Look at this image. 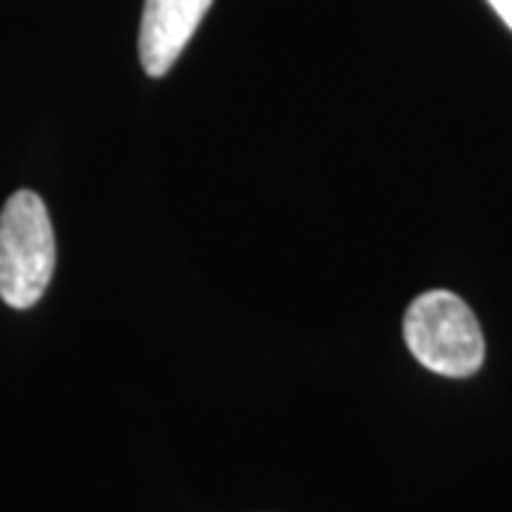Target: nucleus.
<instances>
[{
	"label": "nucleus",
	"mask_w": 512,
	"mask_h": 512,
	"mask_svg": "<svg viewBox=\"0 0 512 512\" xmlns=\"http://www.w3.org/2000/svg\"><path fill=\"white\" fill-rule=\"evenodd\" d=\"M55 228L32 191L12 194L0 214V299L26 311L46 293L55 274Z\"/></svg>",
	"instance_id": "1"
},
{
	"label": "nucleus",
	"mask_w": 512,
	"mask_h": 512,
	"mask_svg": "<svg viewBox=\"0 0 512 512\" xmlns=\"http://www.w3.org/2000/svg\"><path fill=\"white\" fill-rule=\"evenodd\" d=\"M404 342L439 376L467 379L484 365V333L470 305L450 291L421 293L404 313Z\"/></svg>",
	"instance_id": "2"
},
{
	"label": "nucleus",
	"mask_w": 512,
	"mask_h": 512,
	"mask_svg": "<svg viewBox=\"0 0 512 512\" xmlns=\"http://www.w3.org/2000/svg\"><path fill=\"white\" fill-rule=\"evenodd\" d=\"M214 0H146L140 20V60L148 77H163L180 60Z\"/></svg>",
	"instance_id": "3"
},
{
	"label": "nucleus",
	"mask_w": 512,
	"mask_h": 512,
	"mask_svg": "<svg viewBox=\"0 0 512 512\" xmlns=\"http://www.w3.org/2000/svg\"><path fill=\"white\" fill-rule=\"evenodd\" d=\"M490 6L495 9V15L512 29V0H490Z\"/></svg>",
	"instance_id": "4"
}]
</instances>
